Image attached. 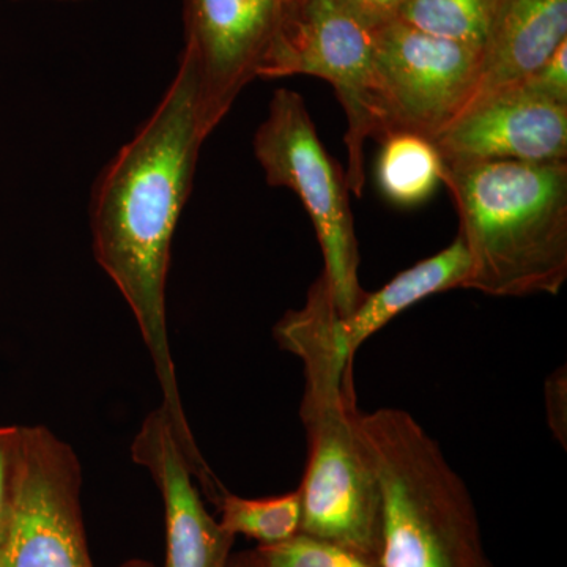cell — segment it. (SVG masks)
I'll list each match as a JSON object with an SVG mask.
<instances>
[{
  "label": "cell",
  "instance_id": "obj_14",
  "mask_svg": "<svg viewBox=\"0 0 567 567\" xmlns=\"http://www.w3.org/2000/svg\"><path fill=\"white\" fill-rule=\"evenodd\" d=\"M377 158V183L390 203L415 207L443 183L445 163L429 137L409 132L386 134Z\"/></svg>",
  "mask_w": 567,
  "mask_h": 567
},
{
  "label": "cell",
  "instance_id": "obj_22",
  "mask_svg": "<svg viewBox=\"0 0 567 567\" xmlns=\"http://www.w3.org/2000/svg\"><path fill=\"white\" fill-rule=\"evenodd\" d=\"M230 567H256L254 566L251 554L245 555V557H240L238 559H233V565Z\"/></svg>",
  "mask_w": 567,
  "mask_h": 567
},
{
  "label": "cell",
  "instance_id": "obj_9",
  "mask_svg": "<svg viewBox=\"0 0 567 567\" xmlns=\"http://www.w3.org/2000/svg\"><path fill=\"white\" fill-rule=\"evenodd\" d=\"M281 0H185V48L199 73L200 121L207 136L259 74Z\"/></svg>",
  "mask_w": 567,
  "mask_h": 567
},
{
  "label": "cell",
  "instance_id": "obj_15",
  "mask_svg": "<svg viewBox=\"0 0 567 567\" xmlns=\"http://www.w3.org/2000/svg\"><path fill=\"white\" fill-rule=\"evenodd\" d=\"M219 506V525L230 536H246L257 540L259 546H275L286 543L300 533L301 492L270 498H244L224 492Z\"/></svg>",
  "mask_w": 567,
  "mask_h": 567
},
{
  "label": "cell",
  "instance_id": "obj_24",
  "mask_svg": "<svg viewBox=\"0 0 567 567\" xmlns=\"http://www.w3.org/2000/svg\"><path fill=\"white\" fill-rule=\"evenodd\" d=\"M281 2H282V0H281Z\"/></svg>",
  "mask_w": 567,
  "mask_h": 567
},
{
  "label": "cell",
  "instance_id": "obj_11",
  "mask_svg": "<svg viewBox=\"0 0 567 567\" xmlns=\"http://www.w3.org/2000/svg\"><path fill=\"white\" fill-rule=\"evenodd\" d=\"M464 240L456 237L447 248L394 276L382 289L365 293L352 315L336 311L322 278L309 287L306 303L293 309L292 328L298 338L331 354L341 364H352L354 353L394 317L431 295L464 289L470 275Z\"/></svg>",
  "mask_w": 567,
  "mask_h": 567
},
{
  "label": "cell",
  "instance_id": "obj_5",
  "mask_svg": "<svg viewBox=\"0 0 567 567\" xmlns=\"http://www.w3.org/2000/svg\"><path fill=\"white\" fill-rule=\"evenodd\" d=\"M254 155L268 185L290 189L305 205L322 249V276L336 311L352 315L368 292L360 284L350 189L341 167L324 151L300 93H274L254 136Z\"/></svg>",
  "mask_w": 567,
  "mask_h": 567
},
{
  "label": "cell",
  "instance_id": "obj_12",
  "mask_svg": "<svg viewBox=\"0 0 567 567\" xmlns=\"http://www.w3.org/2000/svg\"><path fill=\"white\" fill-rule=\"evenodd\" d=\"M132 457L159 488L166 520L164 567H230L235 537L205 509L174 425L162 406L134 436Z\"/></svg>",
  "mask_w": 567,
  "mask_h": 567
},
{
  "label": "cell",
  "instance_id": "obj_4",
  "mask_svg": "<svg viewBox=\"0 0 567 567\" xmlns=\"http://www.w3.org/2000/svg\"><path fill=\"white\" fill-rule=\"evenodd\" d=\"M305 382L300 415L308 464L300 484V533L380 559L382 492L354 424L352 374L305 377Z\"/></svg>",
  "mask_w": 567,
  "mask_h": 567
},
{
  "label": "cell",
  "instance_id": "obj_13",
  "mask_svg": "<svg viewBox=\"0 0 567 567\" xmlns=\"http://www.w3.org/2000/svg\"><path fill=\"white\" fill-rule=\"evenodd\" d=\"M565 41L567 0H498L481 48L475 96L522 84Z\"/></svg>",
  "mask_w": 567,
  "mask_h": 567
},
{
  "label": "cell",
  "instance_id": "obj_23",
  "mask_svg": "<svg viewBox=\"0 0 567 567\" xmlns=\"http://www.w3.org/2000/svg\"><path fill=\"white\" fill-rule=\"evenodd\" d=\"M59 2H80V0H59Z\"/></svg>",
  "mask_w": 567,
  "mask_h": 567
},
{
  "label": "cell",
  "instance_id": "obj_6",
  "mask_svg": "<svg viewBox=\"0 0 567 567\" xmlns=\"http://www.w3.org/2000/svg\"><path fill=\"white\" fill-rule=\"evenodd\" d=\"M316 76L333 85L347 117L350 192L363 196L364 144L383 136L372 33L336 0H282L257 78Z\"/></svg>",
  "mask_w": 567,
  "mask_h": 567
},
{
  "label": "cell",
  "instance_id": "obj_18",
  "mask_svg": "<svg viewBox=\"0 0 567 567\" xmlns=\"http://www.w3.org/2000/svg\"><path fill=\"white\" fill-rule=\"evenodd\" d=\"M24 462V427H0V546L9 532Z\"/></svg>",
  "mask_w": 567,
  "mask_h": 567
},
{
  "label": "cell",
  "instance_id": "obj_20",
  "mask_svg": "<svg viewBox=\"0 0 567 567\" xmlns=\"http://www.w3.org/2000/svg\"><path fill=\"white\" fill-rule=\"evenodd\" d=\"M353 18L368 29L375 32L377 29L398 20L404 0H336Z\"/></svg>",
  "mask_w": 567,
  "mask_h": 567
},
{
  "label": "cell",
  "instance_id": "obj_17",
  "mask_svg": "<svg viewBox=\"0 0 567 567\" xmlns=\"http://www.w3.org/2000/svg\"><path fill=\"white\" fill-rule=\"evenodd\" d=\"M251 557L256 567H382L380 559L303 533L286 543L259 546Z\"/></svg>",
  "mask_w": 567,
  "mask_h": 567
},
{
  "label": "cell",
  "instance_id": "obj_16",
  "mask_svg": "<svg viewBox=\"0 0 567 567\" xmlns=\"http://www.w3.org/2000/svg\"><path fill=\"white\" fill-rule=\"evenodd\" d=\"M498 0H404L398 20L481 50Z\"/></svg>",
  "mask_w": 567,
  "mask_h": 567
},
{
  "label": "cell",
  "instance_id": "obj_8",
  "mask_svg": "<svg viewBox=\"0 0 567 567\" xmlns=\"http://www.w3.org/2000/svg\"><path fill=\"white\" fill-rule=\"evenodd\" d=\"M81 464L43 425L24 427V462L0 567H93L81 516Z\"/></svg>",
  "mask_w": 567,
  "mask_h": 567
},
{
  "label": "cell",
  "instance_id": "obj_10",
  "mask_svg": "<svg viewBox=\"0 0 567 567\" xmlns=\"http://www.w3.org/2000/svg\"><path fill=\"white\" fill-rule=\"evenodd\" d=\"M432 142L443 163H567V104L524 85L475 96Z\"/></svg>",
  "mask_w": 567,
  "mask_h": 567
},
{
  "label": "cell",
  "instance_id": "obj_21",
  "mask_svg": "<svg viewBox=\"0 0 567 567\" xmlns=\"http://www.w3.org/2000/svg\"><path fill=\"white\" fill-rule=\"evenodd\" d=\"M547 423L555 439L566 447L567 442V375L558 368L546 383Z\"/></svg>",
  "mask_w": 567,
  "mask_h": 567
},
{
  "label": "cell",
  "instance_id": "obj_3",
  "mask_svg": "<svg viewBox=\"0 0 567 567\" xmlns=\"http://www.w3.org/2000/svg\"><path fill=\"white\" fill-rule=\"evenodd\" d=\"M354 424L382 492V567H492L468 487L415 416L357 409Z\"/></svg>",
  "mask_w": 567,
  "mask_h": 567
},
{
  "label": "cell",
  "instance_id": "obj_19",
  "mask_svg": "<svg viewBox=\"0 0 567 567\" xmlns=\"http://www.w3.org/2000/svg\"><path fill=\"white\" fill-rule=\"evenodd\" d=\"M522 85L550 102L567 104V41Z\"/></svg>",
  "mask_w": 567,
  "mask_h": 567
},
{
  "label": "cell",
  "instance_id": "obj_2",
  "mask_svg": "<svg viewBox=\"0 0 567 567\" xmlns=\"http://www.w3.org/2000/svg\"><path fill=\"white\" fill-rule=\"evenodd\" d=\"M468 252L464 289L558 295L567 279V163L445 164Z\"/></svg>",
  "mask_w": 567,
  "mask_h": 567
},
{
  "label": "cell",
  "instance_id": "obj_7",
  "mask_svg": "<svg viewBox=\"0 0 567 567\" xmlns=\"http://www.w3.org/2000/svg\"><path fill=\"white\" fill-rule=\"evenodd\" d=\"M383 137L409 132L435 137L472 102L481 50L395 20L372 32Z\"/></svg>",
  "mask_w": 567,
  "mask_h": 567
},
{
  "label": "cell",
  "instance_id": "obj_1",
  "mask_svg": "<svg viewBox=\"0 0 567 567\" xmlns=\"http://www.w3.org/2000/svg\"><path fill=\"white\" fill-rule=\"evenodd\" d=\"M207 137L199 73L192 55L182 52L162 102L106 164L91 203L96 262L132 309L162 386V409L193 468L207 462L183 410L167 334L166 284L174 233Z\"/></svg>",
  "mask_w": 567,
  "mask_h": 567
}]
</instances>
